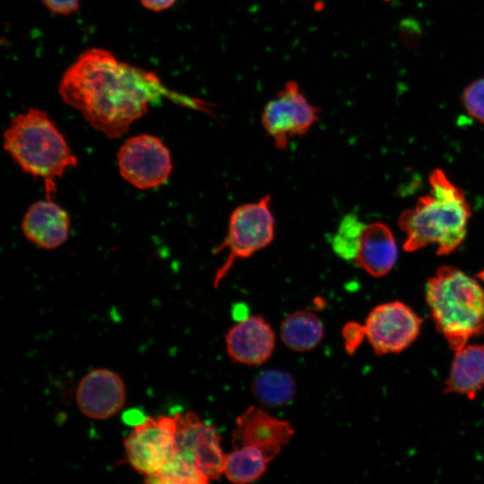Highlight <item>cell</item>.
<instances>
[{"label": "cell", "instance_id": "4fadbf2b", "mask_svg": "<svg viewBox=\"0 0 484 484\" xmlns=\"http://www.w3.org/2000/svg\"><path fill=\"white\" fill-rule=\"evenodd\" d=\"M229 357L238 363L257 366L265 362L275 347V333L260 315L244 318L225 335Z\"/></svg>", "mask_w": 484, "mask_h": 484}, {"label": "cell", "instance_id": "cb8c5ba5", "mask_svg": "<svg viewBox=\"0 0 484 484\" xmlns=\"http://www.w3.org/2000/svg\"><path fill=\"white\" fill-rule=\"evenodd\" d=\"M177 0H140L141 4L147 9L160 12L171 7Z\"/></svg>", "mask_w": 484, "mask_h": 484}, {"label": "cell", "instance_id": "ba28073f", "mask_svg": "<svg viewBox=\"0 0 484 484\" xmlns=\"http://www.w3.org/2000/svg\"><path fill=\"white\" fill-rule=\"evenodd\" d=\"M175 415L146 417L124 439L127 462L149 480L160 472L176 449Z\"/></svg>", "mask_w": 484, "mask_h": 484}, {"label": "cell", "instance_id": "30bf717a", "mask_svg": "<svg viewBox=\"0 0 484 484\" xmlns=\"http://www.w3.org/2000/svg\"><path fill=\"white\" fill-rule=\"evenodd\" d=\"M421 323L411 307L402 301H391L375 307L363 329L375 353L384 355L407 349L419 334Z\"/></svg>", "mask_w": 484, "mask_h": 484}, {"label": "cell", "instance_id": "5bb4252c", "mask_svg": "<svg viewBox=\"0 0 484 484\" xmlns=\"http://www.w3.org/2000/svg\"><path fill=\"white\" fill-rule=\"evenodd\" d=\"M70 224L67 212L47 198L29 207L22 221V229L26 238L36 246L53 249L65 242Z\"/></svg>", "mask_w": 484, "mask_h": 484}, {"label": "cell", "instance_id": "8992f818", "mask_svg": "<svg viewBox=\"0 0 484 484\" xmlns=\"http://www.w3.org/2000/svg\"><path fill=\"white\" fill-rule=\"evenodd\" d=\"M275 235V219L271 210V196L236 207L229 219L227 234L214 253L226 252L218 269L214 286L229 273L236 261L246 259L268 246Z\"/></svg>", "mask_w": 484, "mask_h": 484}, {"label": "cell", "instance_id": "e0dca14e", "mask_svg": "<svg viewBox=\"0 0 484 484\" xmlns=\"http://www.w3.org/2000/svg\"><path fill=\"white\" fill-rule=\"evenodd\" d=\"M324 334L322 321L310 311H295L290 314L281 325L283 343L295 351L315 349L321 342Z\"/></svg>", "mask_w": 484, "mask_h": 484}, {"label": "cell", "instance_id": "2e32d148", "mask_svg": "<svg viewBox=\"0 0 484 484\" xmlns=\"http://www.w3.org/2000/svg\"><path fill=\"white\" fill-rule=\"evenodd\" d=\"M484 387V345L467 343L454 351L444 392L474 399Z\"/></svg>", "mask_w": 484, "mask_h": 484}, {"label": "cell", "instance_id": "3957f363", "mask_svg": "<svg viewBox=\"0 0 484 484\" xmlns=\"http://www.w3.org/2000/svg\"><path fill=\"white\" fill-rule=\"evenodd\" d=\"M425 297L437 331L457 350L484 332V289L460 269L444 265L428 278Z\"/></svg>", "mask_w": 484, "mask_h": 484}, {"label": "cell", "instance_id": "6da1fadb", "mask_svg": "<svg viewBox=\"0 0 484 484\" xmlns=\"http://www.w3.org/2000/svg\"><path fill=\"white\" fill-rule=\"evenodd\" d=\"M58 93L109 138L125 134L151 101L171 96L156 73L121 62L99 48L81 53L65 71Z\"/></svg>", "mask_w": 484, "mask_h": 484}, {"label": "cell", "instance_id": "603a6c76", "mask_svg": "<svg viewBox=\"0 0 484 484\" xmlns=\"http://www.w3.org/2000/svg\"><path fill=\"white\" fill-rule=\"evenodd\" d=\"M41 2L52 13L68 15L77 12L81 0H41Z\"/></svg>", "mask_w": 484, "mask_h": 484}, {"label": "cell", "instance_id": "44dd1931", "mask_svg": "<svg viewBox=\"0 0 484 484\" xmlns=\"http://www.w3.org/2000/svg\"><path fill=\"white\" fill-rule=\"evenodd\" d=\"M461 99L468 115L484 124V77L468 84Z\"/></svg>", "mask_w": 484, "mask_h": 484}, {"label": "cell", "instance_id": "d4e9b609", "mask_svg": "<svg viewBox=\"0 0 484 484\" xmlns=\"http://www.w3.org/2000/svg\"><path fill=\"white\" fill-rule=\"evenodd\" d=\"M384 1H390V0H384Z\"/></svg>", "mask_w": 484, "mask_h": 484}, {"label": "cell", "instance_id": "8fae6325", "mask_svg": "<svg viewBox=\"0 0 484 484\" xmlns=\"http://www.w3.org/2000/svg\"><path fill=\"white\" fill-rule=\"evenodd\" d=\"M294 429L263 409L250 406L237 418L232 433L233 447L251 445L261 449L272 461L290 442Z\"/></svg>", "mask_w": 484, "mask_h": 484}, {"label": "cell", "instance_id": "9c48e42d", "mask_svg": "<svg viewBox=\"0 0 484 484\" xmlns=\"http://www.w3.org/2000/svg\"><path fill=\"white\" fill-rule=\"evenodd\" d=\"M121 176L139 189L164 184L172 170L171 155L158 137L143 134L126 140L117 152Z\"/></svg>", "mask_w": 484, "mask_h": 484}, {"label": "cell", "instance_id": "ac0fdd59", "mask_svg": "<svg viewBox=\"0 0 484 484\" xmlns=\"http://www.w3.org/2000/svg\"><path fill=\"white\" fill-rule=\"evenodd\" d=\"M251 393L264 407H281L294 398L296 383L293 376L284 370L266 369L252 381Z\"/></svg>", "mask_w": 484, "mask_h": 484}, {"label": "cell", "instance_id": "7c38bea8", "mask_svg": "<svg viewBox=\"0 0 484 484\" xmlns=\"http://www.w3.org/2000/svg\"><path fill=\"white\" fill-rule=\"evenodd\" d=\"M125 386L112 370L96 368L79 382L75 400L81 412L93 419H106L117 414L125 402Z\"/></svg>", "mask_w": 484, "mask_h": 484}, {"label": "cell", "instance_id": "9a60e30c", "mask_svg": "<svg viewBox=\"0 0 484 484\" xmlns=\"http://www.w3.org/2000/svg\"><path fill=\"white\" fill-rule=\"evenodd\" d=\"M397 246L390 228L382 222L364 224L354 263L373 277L386 275L397 260Z\"/></svg>", "mask_w": 484, "mask_h": 484}, {"label": "cell", "instance_id": "7402d4cb", "mask_svg": "<svg viewBox=\"0 0 484 484\" xmlns=\"http://www.w3.org/2000/svg\"><path fill=\"white\" fill-rule=\"evenodd\" d=\"M342 335L347 351L352 354L366 337L363 325L350 322L343 327Z\"/></svg>", "mask_w": 484, "mask_h": 484}, {"label": "cell", "instance_id": "ffe728a7", "mask_svg": "<svg viewBox=\"0 0 484 484\" xmlns=\"http://www.w3.org/2000/svg\"><path fill=\"white\" fill-rule=\"evenodd\" d=\"M364 224L354 214H349L342 219L332 241L333 249L337 255L345 260L354 259Z\"/></svg>", "mask_w": 484, "mask_h": 484}, {"label": "cell", "instance_id": "277c9868", "mask_svg": "<svg viewBox=\"0 0 484 484\" xmlns=\"http://www.w3.org/2000/svg\"><path fill=\"white\" fill-rule=\"evenodd\" d=\"M4 148L23 171L44 180L48 199L56 192V179L78 163L62 133L38 108L12 119L4 134Z\"/></svg>", "mask_w": 484, "mask_h": 484}, {"label": "cell", "instance_id": "d6986e66", "mask_svg": "<svg viewBox=\"0 0 484 484\" xmlns=\"http://www.w3.org/2000/svg\"><path fill=\"white\" fill-rule=\"evenodd\" d=\"M269 462L264 452L257 447H235L226 454L223 474L233 483H250L264 475Z\"/></svg>", "mask_w": 484, "mask_h": 484}, {"label": "cell", "instance_id": "5b68a950", "mask_svg": "<svg viewBox=\"0 0 484 484\" xmlns=\"http://www.w3.org/2000/svg\"><path fill=\"white\" fill-rule=\"evenodd\" d=\"M176 449L168 462L187 477L201 484L220 477L226 454L216 428L202 421L194 413H175Z\"/></svg>", "mask_w": 484, "mask_h": 484}, {"label": "cell", "instance_id": "7a4b0ae2", "mask_svg": "<svg viewBox=\"0 0 484 484\" xmlns=\"http://www.w3.org/2000/svg\"><path fill=\"white\" fill-rule=\"evenodd\" d=\"M429 185L430 192L399 217V227L406 235L403 249L414 252L436 244L437 255H446L463 242L471 207L462 190L443 170L431 172Z\"/></svg>", "mask_w": 484, "mask_h": 484}, {"label": "cell", "instance_id": "52a82bcc", "mask_svg": "<svg viewBox=\"0 0 484 484\" xmlns=\"http://www.w3.org/2000/svg\"><path fill=\"white\" fill-rule=\"evenodd\" d=\"M320 108L312 104L295 81L287 82L261 113V123L279 150L292 138L306 135L319 120Z\"/></svg>", "mask_w": 484, "mask_h": 484}]
</instances>
